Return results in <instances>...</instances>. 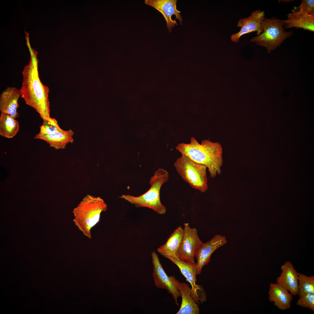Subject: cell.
Returning a JSON list of instances; mask_svg holds the SVG:
<instances>
[{
    "label": "cell",
    "instance_id": "1",
    "mask_svg": "<svg viewBox=\"0 0 314 314\" xmlns=\"http://www.w3.org/2000/svg\"><path fill=\"white\" fill-rule=\"evenodd\" d=\"M30 59L23 70V81L19 91L26 104L34 109L45 120L50 117L49 88L41 82L38 71L37 53L30 46Z\"/></svg>",
    "mask_w": 314,
    "mask_h": 314
},
{
    "label": "cell",
    "instance_id": "2",
    "mask_svg": "<svg viewBox=\"0 0 314 314\" xmlns=\"http://www.w3.org/2000/svg\"><path fill=\"white\" fill-rule=\"evenodd\" d=\"M176 149L181 154L206 166L211 178L221 174V168L223 163V149L219 142H213L208 139H205L200 144L192 137L190 143L179 144Z\"/></svg>",
    "mask_w": 314,
    "mask_h": 314
},
{
    "label": "cell",
    "instance_id": "3",
    "mask_svg": "<svg viewBox=\"0 0 314 314\" xmlns=\"http://www.w3.org/2000/svg\"><path fill=\"white\" fill-rule=\"evenodd\" d=\"M107 206L100 197L87 195L73 210L75 225L84 235L91 238V229L99 221L100 215Z\"/></svg>",
    "mask_w": 314,
    "mask_h": 314
},
{
    "label": "cell",
    "instance_id": "4",
    "mask_svg": "<svg viewBox=\"0 0 314 314\" xmlns=\"http://www.w3.org/2000/svg\"><path fill=\"white\" fill-rule=\"evenodd\" d=\"M169 178L168 171L159 168L151 178L149 181L150 187L146 192L137 197L123 195L119 197L134 204L137 208H147L160 215H164L167 208L161 202L160 191L162 186L168 181Z\"/></svg>",
    "mask_w": 314,
    "mask_h": 314
},
{
    "label": "cell",
    "instance_id": "5",
    "mask_svg": "<svg viewBox=\"0 0 314 314\" xmlns=\"http://www.w3.org/2000/svg\"><path fill=\"white\" fill-rule=\"evenodd\" d=\"M263 32L252 38L251 42L265 47L268 53L280 46L293 34L292 31L285 30L283 20L275 17L265 18L262 23Z\"/></svg>",
    "mask_w": 314,
    "mask_h": 314
},
{
    "label": "cell",
    "instance_id": "6",
    "mask_svg": "<svg viewBox=\"0 0 314 314\" xmlns=\"http://www.w3.org/2000/svg\"><path fill=\"white\" fill-rule=\"evenodd\" d=\"M181 155L174 164L177 173L192 188L201 192H206L208 188L207 167Z\"/></svg>",
    "mask_w": 314,
    "mask_h": 314
},
{
    "label": "cell",
    "instance_id": "7",
    "mask_svg": "<svg viewBox=\"0 0 314 314\" xmlns=\"http://www.w3.org/2000/svg\"><path fill=\"white\" fill-rule=\"evenodd\" d=\"M184 225L182 240L177 256L179 260L195 264L196 253L203 242L199 238L196 228H191L188 223H184Z\"/></svg>",
    "mask_w": 314,
    "mask_h": 314
},
{
    "label": "cell",
    "instance_id": "8",
    "mask_svg": "<svg viewBox=\"0 0 314 314\" xmlns=\"http://www.w3.org/2000/svg\"><path fill=\"white\" fill-rule=\"evenodd\" d=\"M153 265L152 276L156 287L166 290L171 294L178 306L177 299L181 297L178 288L171 280L163 270L158 256L154 251L151 253Z\"/></svg>",
    "mask_w": 314,
    "mask_h": 314
},
{
    "label": "cell",
    "instance_id": "9",
    "mask_svg": "<svg viewBox=\"0 0 314 314\" xmlns=\"http://www.w3.org/2000/svg\"><path fill=\"white\" fill-rule=\"evenodd\" d=\"M179 268L182 274L187 281L191 285L192 296L196 302L199 304L206 299V294L202 287L196 284L197 269L196 264L190 263L172 258H168Z\"/></svg>",
    "mask_w": 314,
    "mask_h": 314
},
{
    "label": "cell",
    "instance_id": "10",
    "mask_svg": "<svg viewBox=\"0 0 314 314\" xmlns=\"http://www.w3.org/2000/svg\"><path fill=\"white\" fill-rule=\"evenodd\" d=\"M265 18L264 11L260 10L252 12L247 17L240 19L237 27L240 28V30L231 35V41L238 43L242 36L252 32H257V35L260 34L263 31L262 23Z\"/></svg>",
    "mask_w": 314,
    "mask_h": 314
},
{
    "label": "cell",
    "instance_id": "11",
    "mask_svg": "<svg viewBox=\"0 0 314 314\" xmlns=\"http://www.w3.org/2000/svg\"><path fill=\"white\" fill-rule=\"evenodd\" d=\"M177 0H145L144 3L159 11L164 16L166 22V26L169 32L170 33L172 28L178 25L175 20L172 19V16H175L181 24H182L183 19L180 14L181 11L176 8Z\"/></svg>",
    "mask_w": 314,
    "mask_h": 314
},
{
    "label": "cell",
    "instance_id": "12",
    "mask_svg": "<svg viewBox=\"0 0 314 314\" xmlns=\"http://www.w3.org/2000/svg\"><path fill=\"white\" fill-rule=\"evenodd\" d=\"M227 242L226 237L220 234L215 235L206 243L203 242L198 248L195 257L197 274H200L203 267L207 264L213 253Z\"/></svg>",
    "mask_w": 314,
    "mask_h": 314
},
{
    "label": "cell",
    "instance_id": "13",
    "mask_svg": "<svg viewBox=\"0 0 314 314\" xmlns=\"http://www.w3.org/2000/svg\"><path fill=\"white\" fill-rule=\"evenodd\" d=\"M287 17L283 20L285 28L295 27L314 32V14H309L299 6H295Z\"/></svg>",
    "mask_w": 314,
    "mask_h": 314
},
{
    "label": "cell",
    "instance_id": "14",
    "mask_svg": "<svg viewBox=\"0 0 314 314\" xmlns=\"http://www.w3.org/2000/svg\"><path fill=\"white\" fill-rule=\"evenodd\" d=\"M170 278L179 291L182 297L180 309L176 314H199L200 310L197 304L192 296V288L187 283L181 282L174 276Z\"/></svg>",
    "mask_w": 314,
    "mask_h": 314
},
{
    "label": "cell",
    "instance_id": "15",
    "mask_svg": "<svg viewBox=\"0 0 314 314\" xmlns=\"http://www.w3.org/2000/svg\"><path fill=\"white\" fill-rule=\"evenodd\" d=\"M21 95L19 90L16 88L7 87L0 96L1 113L9 115L15 119L18 117V100Z\"/></svg>",
    "mask_w": 314,
    "mask_h": 314
},
{
    "label": "cell",
    "instance_id": "16",
    "mask_svg": "<svg viewBox=\"0 0 314 314\" xmlns=\"http://www.w3.org/2000/svg\"><path fill=\"white\" fill-rule=\"evenodd\" d=\"M281 268L282 272L276 278V283L287 289L293 296L297 295L298 272L289 261L286 262Z\"/></svg>",
    "mask_w": 314,
    "mask_h": 314
},
{
    "label": "cell",
    "instance_id": "17",
    "mask_svg": "<svg viewBox=\"0 0 314 314\" xmlns=\"http://www.w3.org/2000/svg\"><path fill=\"white\" fill-rule=\"evenodd\" d=\"M268 299L277 308L285 310L290 308L293 295L286 288L278 283H270L268 292Z\"/></svg>",
    "mask_w": 314,
    "mask_h": 314
},
{
    "label": "cell",
    "instance_id": "18",
    "mask_svg": "<svg viewBox=\"0 0 314 314\" xmlns=\"http://www.w3.org/2000/svg\"><path fill=\"white\" fill-rule=\"evenodd\" d=\"M183 228L179 226L170 235L166 243L157 249V251L167 258L178 259L177 253L181 245L183 238Z\"/></svg>",
    "mask_w": 314,
    "mask_h": 314
},
{
    "label": "cell",
    "instance_id": "19",
    "mask_svg": "<svg viewBox=\"0 0 314 314\" xmlns=\"http://www.w3.org/2000/svg\"><path fill=\"white\" fill-rule=\"evenodd\" d=\"M74 133L71 129L62 130L54 134L44 135L37 134L34 139L43 140L48 143L50 147L56 149L64 148L67 144L72 143L74 141Z\"/></svg>",
    "mask_w": 314,
    "mask_h": 314
},
{
    "label": "cell",
    "instance_id": "20",
    "mask_svg": "<svg viewBox=\"0 0 314 314\" xmlns=\"http://www.w3.org/2000/svg\"><path fill=\"white\" fill-rule=\"evenodd\" d=\"M19 130L18 122L10 115L1 113L0 116V135L8 138H12Z\"/></svg>",
    "mask_w": 314,
    "mask_h": 314
},
{
    "label": "cell",
    "instance_id": "21",
    "mask_svg": "<svg viewBox=\"0 0 314 314\" xmlns=\"http://www.w3.org/2000/svg\"><path fill=\"white\" fill-rule=\"evenodd\" d=\"M298 289L299 297L306 294L314 293V276L298 273Z\"/></svg>",
    "mask_w": 314,
    "mask_h": 314
},
{
    "label": "cell",
    "instance_id": "22",
    "mask_svg": "<svg viewBox=\"0 0 314 314\" xmlns=\"http://www.w3.org/2000/svg\"><path fill=\"white\" fill-rule=\"evenodd\" d=\"M59 126L57 121L55 118L51 117L49 119L43 120V123L40 126L39 134L44 135L54 134L62 130Z\"/></svg>",
    "mask_w": 314,
    "mask_h": 314
},
{
    "label": "cell",
    "instance_id": "23",
    "mask_svg": "<svg viewBox=\"0 0 314 314\" xmlns=\"http://www.w3.org/2000/svg\"><path fill=\"white\" fill-rule=\"evenodd\" d=\"M296 305L307 308L314 312V293L306 294L299 297Z\"/></svg>",
    "mask_w": 314,
    "mask_h": 314
},
{
    "label": "cell",
    "instance_id": "24",
    "mask_svg": "<svg viewBox=\"0 0 314 314\" xmlns=\"http://www.w3.org/2000/svg\"><path fill=\"white\" fill-rule=\"evenodd\" d=\"M299 7L309 14H314L313 0H301V3Z\"/></svg>",
    "mask_w": 314,
    "mask_h": 314
}]
</instances>
